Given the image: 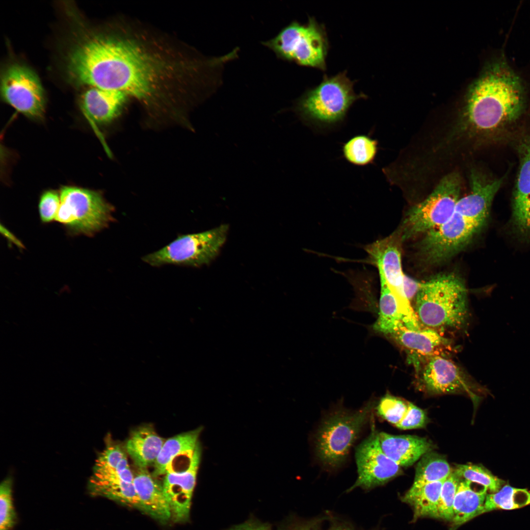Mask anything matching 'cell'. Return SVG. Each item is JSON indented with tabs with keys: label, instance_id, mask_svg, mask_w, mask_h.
<instances>
[{
	"label": "cell",
	"instance_id": "obj_1",
	"mask_svg": "<svg viewBox=\"0 0 530 530\" xmlns=\"http://www.w3.org/2000/svg\"><path fill=\"white\" fill-rule=\"evenodd\" d=\"M132 27L82 35L66 57L71 81L120 91L147 105L186 90L191 63L161 39Z\"/></svg>",
	"mask_w": 530,
	"mask_h": 530
},
{
	"label": "cell",
	"instance_id": "obj_2",
	"mask_svg": "<svg viewBox=\"0 0 530 530\" xmlns=\"http://www.w3.org/2000/svg\"><path fill=\"white\" fill-rule=\"evenodd\" d=\"M525 98L520 77L503 59L494 61L474 85L454 134L475 139L504 131L521 116Z\"/></svg>",
	"mask_w": 530,
	"mask_h": 530
},
{
	"label": "cell",
	"instance_id": "obj_3",
	"mask_svg": "<svg viewBox=\"0 0 530 530\" xmlns=\"http://www.w3.org/2000/svg\"><path fill=\"white\" fill-rule=\"evenodd\" d=\"M503 180L490 179L476 169L471 171L468 194L459 198L444 224L424 235L418 243L417 256L422 264L440 265L469 244L485 224L492 202Z\"/></svg>",
	"mask_w": 530,
	"mask_h": 530
},
{
	"label": "cell",
	"instance_id": "obj_4",
	"mask_svg": "<svg viewBox=\"0 0 530 530\" xmlns=\"http://www.w3.org/2000/svg\"><path fill=\"white\" fill-rule=\"evenodd\" d=\"M413 308L424 327L439 333L462 330L469 317L465 284L453 273L436 275L420 283Z\"/></svg>",
	"mask_w": 530,
	"mask_h": 530
},
{
	"label": "cell",
	"instance_id": "obj_5",
	"mask_svg": "<svg viewBox=\"0 0 530 530\" xmlns=\"http://www.w3.org/2000/svg\"><path fill=\"white\" fill-rule=\"evenodd\" d=\"M354 82L344 71L324 75L317 86L306 91L295 102L293 110L302 122L317 132H326L343 125L353 104L368 96L356 93Z\"/></svg>",
	"mask_w": 530,
	"mask_h": 530
},
{
	"label": "cell",
	"instance_id": "obj_6",
	"mask_svg": "<svg viewBox=\"0 0 530 530\" xmlns=\"http://www.w3.org/2000/svg\"><path fill=\"white\" fill-rule=\"evenodd\" d=\"M263 44L283 60L322 71L326 69L327 34L324 25L314 17H309L305 24L292 22Z\"/></svg>",
	"mask_w": 530,
	"mask_h": 530
},
{
	"label": "cell",
	"instance_id": "obj_7",
	"mask_svg": "<svg viewBox=\"0 0 530 530\" xmlns=\"http://www.w3.org/2000/svg\"><path fill=\"white\" fill-rule=\"evenodd\" d=\"M59 194L60 204L55 220L71 235L91 237L113 221V207L98 191L64 186Z\"/></svg>",
	"mask_w": 530,
	"mask_h": 530
},
{
	"label": "cell",
	"instance_id": "obj_8",
	"mask_svg": "<svg viewBox=\"0 0 530 530\" xmlns=\"http://www.w3.org/2000/svg\"><path fill=\"white\" fill-rule=\"evenodd\" d=\"M373 406L369 402L354 411H338L323 421L315 441L317 456L323 465L334 468L345 460Z\"/></svg>",
	"mask_w": 530,
	"mask_h": 530
},
{
	"label": "cell",
	"instance_id": "obj_9",
	"mask_svg": "<svg viewBox=\"0 0 530 530\" xmlns=\"http://www.w3.org/2000/svg\"><path fill=\"white\" fill-rule=\"evenodd\" d=\"M461 178L457 172L442 178L426 198L407 212L400 233L402 240L424 235L444 224L461 197Z\"/></svg>",
	"mask_w": 530,
	"mask_h": 530
},
{
	"label": "cell",
	"instance_id": "obj_10",
	"mask_svg": "<svg viewBox=\"0 0 530 530\" xmlns=\"http://www.w3.org/2000/svg\"><path fill=\"white\" fill-rule=\"evenodd\" d=\"M229 227L221 225L195 234L180 235L160 250L142 258L153 266L176 265L199 267L208 265L218 255L226 241Z\"/></svg>",
	"mask_w": 530,
	"mask_h": 530
},
{
	"label": "cell",
	"instance_id": "obj_11",
	"mask_svg": "<svg viewBox=\"0 0 530 530\" xmlns=\"http://www.w3.org/2000/svg\"><path fill=\"white\" fill-rule=\"evenodd\" d=\"M419 388L431 395L463 394L476 399L481 389L456 363L446 356L415 360Z\"/></svg>",
	"mask_w": 530,
	"mask_h": 530
},
{
	"label": "cell",
	"instance_id": "obj_12",
	"mask_svg": "<svg viewBox=\"0 0 530 530\" xmlns=\"http://www.w3.org/2000/svg\"><path fill=\"white\" fill-rule=\"evenodd\" d=\"M401 240L399 234L394 232L385 238L366 245L364 248L370 261L377 267L379 274L384 278L395 296L403 317L404 325L414 328L420 323L404 291L405 275L402 268Z\"/></svg>",
	"mask_w": 530,
	"mask_h": 530
},
{
	"label": "cell",
	"instance_id": "obj_13",
	"mask_svg": "<svg viewBox=\"0 0 530 530\" xmlns=\"http://www.w3.org/2000/svg\"><path fill=\"white\" fill-rule=\"evenodd\" d=\"M2 98L17 111L33 120H42L45 113V92L37 74L19 63L8 66L1 77Z\"/></svg>",
	"mask_w": 530,
	"mask_h": 530
},
{
	"label": "cell",
	"instance_id": "obj_14",
	"mask_svg": "<svg viewBox=\"0 0 530 530\" xmlns=\"http://www.w3.org/2000/svg\"><path fill=\"white\" fill-rule=\"evenodd\" d=\"M372 416L371 432L356 449L358 477L347 492L357 487L367 490L383 485L400 472V466L382 451Z\"/></svg>",
	"mask_w": 530,
	"mask_h": 530
},
{
	"label": "cell",
	"instance_id": "obj_15",
	"mask_svg": "<svg viewBox=\"0 0 530 530\" xmlns=\"http://www.w3.org/2000/svg\"><path fill=\"white\" fill-rule=\"evenodd\" d=\"M201 453L199 443L191 463L187 469L164 475L162 486L169 505L171 519L174 522H186L189 518Z\"/></svg>",
	"mask_w": 530,
	"mask_h": 530
},
{
	"label": "cell",
	"instance_id": "obj_16",
	"mask_svg": "<svg viewBox=\"0 0 530 530\" xmlns=\"http://www.w3.org/2000/svg\"><path fill=\"white\" fill-rule=\"evenodd\" d=\"M202 430L203 427L200 426L166 440L153 465L152 474L157 477L187 469L200 443L199 438Z\"/></svg>",
	"mask_w": 530,
	"mask_h": 530
},
{
	"label": "cell",
	"instance_id": "obj_17",
	"mask_svg": "<svg viewBox=\"0 0 530 530\" xmlns=\"http://www.w3.org/2000/svg\"><path fill=\"white\" fill-rule=\"evenodd\" d=\"M517 150L520 166L512 203V223L522 238H530V136L521 140Z\"/></svg>",
	"mask_w": 530,
	"mask_h": 530
},
{
	"label": "cell",
	"instance_id": "obj_18",
	"mask_svg": "<svg viewBox=\"0 0 530 530\" xmlns=\"http://www.w3.org/2000/svg\"><path fill=\"white\" fill-rule=\"evenodd\" d=\"M411 356V362L434 356H446L454 349L451 341L442 334L424 327L411 329L404 325L391 336Z\"/></svg>",
	"mask_w": 530,
	"mask_h": 530
},
{
	"label": "cell",
	"instance_id": "obj_19",
	"mask_svg": "<svg viewBox=\"0 0 530 530\" xmlns=\"http://www.w3.org/2000/svg\"><path fill=\"white\" fill-rule=\"evenodd\" d=\"M128 98L120 91L89 87L80 95L79 106L91 123L106 125L121 114Z\"/></svg>",
	"mask_w": 530,
	"mask_h": 530
},
{
	"label": "cell",
	"instance_id": "obj_20",
	"mask_svg": "<svg viewBox=\"0 0 530 530\" xmlns=\"http://www.w3.org/2000/svg\"><path fill=\"white\" fill-rule=\"evenodd\" d=\"M133 484L141 510L161 524L171 519V511L162 483L147 468H137Z\"/></svg>",
	"mask_w": 530,
	"mask_h": 530
},
{
	"label": "cell",
	"instance_id": "obj_21",
	"mask_svg": "<svg viewBox=\"0 0 530 530\" xmlns=\"http://www.w3.org/2000/svg\"><path fill=\"white\" fill-rule=\"evenodd\" d=\"M383 452L399 466L412 465L429 452L432 445L425 438L414 435H394L378 433Z\"/></svg>",
	"mask_w": 530,
	"mask_h": 530
},
{
	"label": "cell",
	"instance_id": "obj_22",
	"mask_svg": "<svg viewBox=\"0 0 530 530\" xmlns=\"http://www.w3.org/2000/svg\"><path fill=\"white\" fill-rule=\"evenodd\" d=\"M165 441L153 426L144 424L131 431L124 447L137 468H147L155 463Z\"/></svg>",
	"mask_w": 530,
	"mask_h": 530
},
{
	"label": "cell",
	"instance_id": "obj_23",
	"mask_svg": "<svg viewBox=\"0 0 530 530\" xmlns=\"http://www.w3.org/2000/svg\"><path fill=\"white\" fill-rule=\"evenodd\" d=\"M472 482L461 479L453 503L452 526L456 528L483 514L487 489L481 486L476 489Z\"/></svg>",
	"mask_w": 530,
	"mask_h": 530
},
{
	"label": "cell",
	"instance_id": "obj_24",
	"mask_svg": "<svg viewBox=\"0 0 530 530\" xmlns=\"http://www.w3.org/2000/svg\"><path fill=\"white\" fill-rule=\"evenodd\" d=\"M92 474L98 475L117 476L133 482L134 474L129 465L124 446L107 435L105 447L95 461Z\"/></svg>",
	"mask_w": 530,
	"mask_h": 530
},
{
	"label": "cell",
	"instance_id": "obj_25",
	"mask_svg": "<svg viewBox=\"0 0 530 530\" xmlns=\"http://www.w3.org/2000/svg\"><path fill=\"white\" fill-rule=\"evenodd\" d=\"M88 489L90 494L101 496L141 510L133 482L120 477H90Z\"/></svg>",
	"mask_w": 530,
	"mask_h": 530
},
{
	"label": "cell",
	"instance_id": "obj_26",
	"mask_svg": "<svg viewBox=\"0 0 530 530\" xmlns=\"http://www.w3.org/2000/svg\"><path fill=\"white\" fill-rule=\"evenodd\" d=\"M445 480L427 483L419 487H411L402 498L403 502L412 507L415 519L426 516L439 518L438 503Z\"/></svg>",
	"mask_w": 530,
	"mask_h": 530
},
{
	"label": "cell",
	"instance_id": "obj_27",
	"mask_svg": "<svg viewBox=\"0 0 530 530\" xmlns=\"http://www.w3.org/2000/svg\"><path fill=\"white\" fill-rule=\"evenodd\" d=\"M379 275L381 293L378 318L373 325L374 330L391 336L404 325L397 300L384 278Z\"/></svg>",
	"mask_w": 530,
	"mask_h": 530
},
{
	"label": "cell",
	"instance_id": "obj_28",
	"mask_svg": "<svg viewBox=\"0 0 530 530\" xmlns=\"http://www.w3.org/2000/svg\"><path fill=\"white\" fill-rule=\"evenodd\" d=\"M379 150L378 142L370 134L353 136L342 144L343 158L349 163L356 166L373 164Z\"/></svg>",
	"mask_w": 530,
	"mask_h": 530
},
{
	"label": "cell",
	"instance_id": "obj_29",
	"mask_svg": "<svg viewBox=\"0 0 530 530\" xmlns=\"http://www.w3.org/2000/svg\"><path fill=\"white\" fill-rule=\"evenodd\" d=\"M452 472L447 460L436 453L428 452L417 465L413 487L445 480Z\"/></svg>",
	"mask_w": 530,
	"mask_h": 530
},
{
	"label": "cell",
	"instance_id": "obj_30",
	"mask_svg": "<svg viewBox=\"0 0 530 530\" xmlns=\"http://www.w3.org/2000/svg\"><path fill=\"white\" fill-rule=\"evenodd\" d=\"M530 504V491L504 485L498 491L487 494L483 513L495 510H513Z\"/></svg>",
	"mask_w": 530,
	"mask_h": 530
},
{
	"label": "cell",
	"instance_id": "obj_31",
	"mask_svg": "<svg viewBox=\"0 0 530 530\" xmlns=\"http://www.w3.org/2000/svg\"><path fill=\"white\" fill-rule=\"evenodd\" d=\"M454 472L461 479L481 485L491 493L498 491L504 485V481L491 473L480 465L472 464H459Z\"/></svg>",
	"mask_w": 530,
	"mask_h": 530
},
{
	"label": "cell",
	"instance_id": "obj_32",
	"mask_svg": "<svg viewBox=\"0 0 530 530\" xmlns=\"http://www.w3.org/2000/svg\"><path fill=\"white\" fill-rule=\"evenodd\" d=\"M12 498V480L5 478L0 485V530H10L16 522Z\"/></svg>",
	"mask_w": 530,
	"mask_h": 530
},
{
	"label": "cell",
	"instance_id": "obj_33",
	"mask_svg": "<svg viewBox=\"0 0 530 530\" xmlns=\"http://www.w3.org/2000/svg\"><path fill=\"white\" fill-rule=\"evenodd\" d=\"M461 479L452 472L444 481L438 503L439 518L451 521L454 498Z\"/></svg>",
	"mask_w": 530,
	"mask_h": 530
},
{
	"label": "cell",
	"instance_id": "obj_34",
	"mask_svg": "<svg viewBox=\"0 0 530 530\" xmlns=\"http://www.w3.org/2000/svg\"><path fill=\"white\" fill-rule=\"evenodd\" d=\"M408 403L399 398L386 395L377 406V412L384 419L397 426L404 416Z\"/></svg>",
	"mask_w": 530,
	"mask_h": 530
},
{
	"label": "cell",
	"instance_id": "obj_35",
	"mask_svg": "<svg viewBox=\"0 0 530 530\" xmlns=\"http://www.w3.org/2000/svg\"><path fill=\"white\" fill-rule=\"evenodd\" d=\"M60 204L59 192L53 190L44 192L39 203V212L41 220L49 223L55 219Z\"/></svg>",
	"mask_w": 530,
	"mask_h": 530
},
{
	"label": "cell",
	"instance_id": "obj_36",
	"mask_svg": "<svg viewBox=\"0 0 530 530\" xmlns=\"http://www.w3.org/2000/svg\"><path fill=\"white\" fill-rule=\"evenodd\" d=\"M426 422L425 412L421 408L409 402L407 411L400 423L396 426L403 430L423 427Z\"/></svg>",
	"mask_w": 530,
	"mask_h": 530
},
{
	"label": "cell",
	"instance_id": "obj_37",
	"mask_svg": "<svg viewBox=\"0 0 530 530\" xmlns=\"http://www.w3.org/2000/svg\"><path fill=\"white\" fill-rule=\"evenodd\" d=\"M420 283L404 275V291L406 297L410 302L412 299H414L419 289Z\"/></svg>",
	"mask_w": 530,
	"mask_h": 530
},
{
	"label": "cell",
	"instance_id": "obj_38",
	"mask_svg": "<svg viewBox=\"0 0 530 530\" xmlns=\"http://www.w3.org/2000/svg\"><path fill=\"white\" fill-rule=\"evenodd\" d=\"M0 229L1 232L8 240L17 245L18 247H20V248H23V244L14 236V235L10 232V231H8L5 227H3L1 226Z\"/></svg>",
	"mask_w": 530,
	"mask_h": 530
},
{
	"label": "cell",
	"instance_id": "obj_39",
	"mask_svg": "<svg viewBox=\"0 0 530 530\" xmlns=\"http://www.w3.org/2000/svg\"><path fill=\"white\" fill-rule=\"evenodd\" d=\"M235 530H270L266 526L264 525H246L240 527Z\"/></svg>",
	"mask_w": 530,
	"mask_h": 530
},
{
	"label": "cell",
	"instance_id": "obj_40",
	"mask_svg": "<svg viewBox=\"0 0 530 530\" xmlns=\"http://www.w3.org/2000/svg\"><path fill=\"white\" fill-rule=\"evenodd\" d=\"M330 530H352L348 527L344 526H336L333 527Z\"/></svg>",
	"mask_w": 530,
	"mask_h": 530
},
{
	"label": "cell",
	"instance_id": "obj_41",
	"mask_svg": "<svg viewBox=\"0 0 530 530\" xmlns=\"http://www.w3.org/2000/svg\"><path fill=\"white\" fill-rule=\"evenodd\" d=\"M311 530V529H305V530Z\"/></svg>",
	"mask_w": 530,
	"mask_h": 530
}]
</instances>
